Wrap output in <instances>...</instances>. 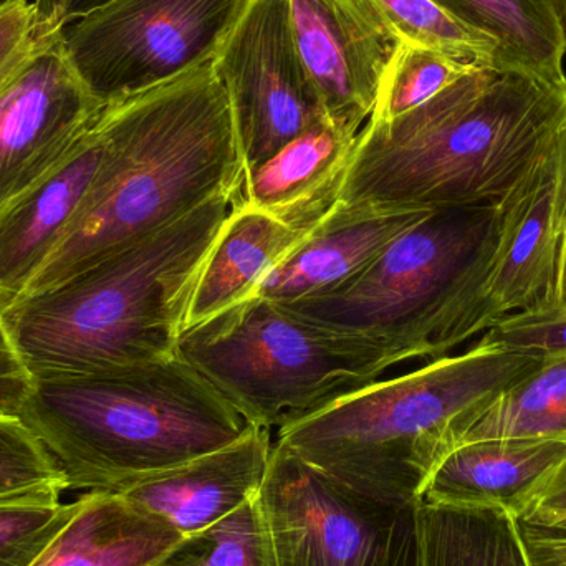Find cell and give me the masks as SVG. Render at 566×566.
<instances>
[{
    "label": "cell",
    "instance_id": "1",
    "mask_svg": "<svg viewBox=\"0 0 566 566\" xmlns=\"http://www.w3.org/2000/svg\"><path fill=\"white\" fill-rule=\"evenodd\" d=\"M566 82L512 63L475 66L418 108L368 119L336 201L409 209L491 205L551 155Z\"/></svg>",
    "mask_w": 566,
    "mask_h": 566
},
{
    "label": "cell",
    "instance_id": "2",
    "mask_svg": "<svg viewBox=\"0 0 566 566\" xmlns=\"http://www.w3.org/2000/svg\"><path fill=\"white\" fill-rule=\"evenodd\" d=\"M105 109L109 153L102 175L19 300L59 285L218 196L241 191L244 165L212 62Z\"/></svg>",
    "mask_w": 566,
    "mask_h": 566
},
{
    "label": "cell",
    "instance_id": "3",
    "mask_svg": "<svg viewBox=\"0 0 566 566\" xmlns=\"http://www.w3.org/2000/svg\"><path fill=\"white\" fill-rule=\"evenodd\" d=\"M238 195L218 196L0 312L32 375H86L175 356L202 265Z\"/></svg>",
    "mask_w": 566,
    "mask_h": 566
},
{
    "label": "cell",
    "instance_id": "4",
    "mask_svg": "<svg viewBox=\"0 0 566 566\" xmlns=\"http://www.w3.org/2000/svg\"><path fill=\"white\" fill-rule=\"evenodd\" d=\"M23 424L72 491L122 492L238 441L248 419L191 365L171 358L35 378Z\"/></svg>",
    "mask_w": 566,
    "mask_h": 566
},
{
    "label": "cell",
    "instance_id": "5",
    "mask_svg": "<svg viewBox=\"0 0 566 566\" xmlns=\"http://www.w3.org/2000/svg\"><path fill=\"white\" fill-rule=\"evenodd\" d=\"M544 356L472 346L458 356L375 381L279 429V444L359 494L415 505L472 412Z\"/></svg>",
    "mask_w": 566,
    "mask_h": 566
},
{
    "label": "cell",
    "instance_id": "6",
    "mask_svg": "<svg viewBox=\"0 0 566 566\" xmlns=\"http://www.w3.org/2000/svg\"><path fill=\"white\" fill-rule=\"evenodd\" d=\"M501 219L499 202L432 209L352 281L282 306L368 346L386 369L444 358L461 346L462 319L494 254Z\"/></svg>",
    "mask_w": 566,
    "mask_h": 566
},
{
    "label": "cell",
    "instance_id": "7",
    "mask_svg": "<svg viewBox=\"0 0 566 566\" xmlns=\"http://www.w3.org/2000/svg\"><path fill=\"white\" fill-rule=\"evenodd\" d=\"M255 428L282 429L378 381V353L269 300L189 326L176 348Z\"/></svg>",
    "mask_w": 566,
    "mask_h": 566
},
{
    "label": "cell",
    "instance_id": "8",
    "mask_svg": "<svg viewBox=\"0 0 566 566\" xmlns=\"http://www.w3.org/2000/svg\"><path fill=\"white\" fill-rule=\"evenodd\" d=\"M259 501L275 566H419L418 504L359 494L279 442Z\"/></svg>",
    "mask_w": 566,
    "mask_h": 566
},
{
    "label": "cell",
    "instance_id": "9",
    "mask_svg": "<svg viewBox=\"0 0 566 566\" xmlns=\"http://www.w3.org/2000/svg\"><path fill=\"white\" fill-rule=\"evenodd\" d=\"M245 0H112L62 29L99 102L128 98L212 62Z\"/></svg>",
    "mask_w": 566,
    "mask_h": 566
},
{
    "label": "cell",
    "instance_id": "10",
    "mask_svg": "<svg viewBox=\"0 0 566 566\" xmlns=\"http://www.w3.org/2000/svg\"><path fill=\"white\" fill-rule=\"evenodd\" d=\"M212 69L228 96L245 175L325 116L293 39L289 0H245Z\"/></svg>",
    "mask_w": 566,
    "mask_h": 566
},
{
    "label": "cell",
    "instance_id": "11",
    "mask_svg": "<svg viewBox=\"0 0 566 566\" xmlns=\"http://www.w3.org/2000/svg\"><path fill=\"white\" fill-rule=\"evenodd\" d=\"M103 108L73 69L62 30L40 40L0 93V212L66 158Z\"/></svg>",
    "mask_w": 566,
    "mask_h": 566
},
{
    "label": "cell",
    "instance_id": "12",
    "mask_svg": "<svg viewBox=\"0 0 566 566\" xmlns=\"http://www.w3.org/2000/svg\"><path fill=\"white\" fill-rule=\"evenodd\" d=\"M289 9L326 118L359 133L401 40L369 0H289Z\"/></svg>",
    "mask_w": 566,
    "mask_h": 566
},
{
    "label": "cell",
    "instance_id": "13",
    "mask_svg": "<svg viewBox=\"0 0 566 566\" xmlns=\"http://www.w3.org/2000/svg\"><path fill=\"white\" fill-rule=\"evenodd\" d=\"M554 149L505 196L501 234L461 325V345L505 316L557 303L564 234L555 222Z\"/></svg>",
    "mask_w": 566,
    "mask_h": 566
},
{
    "label": "cell",
    "instance_id": "14",
    "mask_svg": "<svg viewBox=\"0 0 566 566\" xmlns=\"http://www.w3.org/2000/svg\"><path fill=\"white\" fill-rule=\"evenodd\" d=\"M108 153L109 123L103 108L66 158L0 212V312L22 296L62 241L95 188Z\"/></svg>",
    "mask_w": 566,
    "mask_h": 566
},
{
    "label": "cell",
    "instance_id": "15",
    "mask_svg": "<svg viewBox=\"0 0 566 566\" xmlns=\"http://www.w3.org/2000/svg\"><path fill=\"white\" fill-rule=\"evenodd\" d=\"M272 449L271 431L251 426L238 441L122 494L189 541L261 494Z\"/></svg>",
    "mask_w": 566,
    "mask_h": 566
},
{
    "label": "cell",
    "instance_id": "16",
    "mask_svg": "<svg viewBox=\"0 0 566 566\" xmlns=\"http://www.w3.org/2000/svg\"><path fill=\"white\" fill-rule=\"evenodd\" d=\"M429 211L336 201L308 239L261 282L254 296L285 305L332 292L361 274Z\"/></svg>",
    "mask_w": 566,
    "mask_h": 566
},
{
    "label": "cell",
    "instance_id": "17",
    "mask_svg": "<svg viewBox=\"0 0 566 566\" xmlns=\"http://www.w3.org/2000/svg\"><path fill=\"white\" fill-rule=\"evenodd\" d=\"M566 461V441L484 439L452 449L432 472L419 502L446 507L531 509Z\"/></svg>",
    "mask_w": 566,
    "mask_h": 566
},
{
    "label": "cell",
    "instance_id": "18",
    "mask_svg": "<svg viewBox=\"0 0 566 566\" xmlns=\"http://www.w3.org/2000/svg\"><path fill=\"white\" fill-rule=\"evenodd\" d=\"M358 133L323 116L244 176L239 202L295 228H312L338 198Z\"/></svg>",
    "mask_w": 566,
    "mask_h": 566
},
{
    "label": "cell",
    "instance_id": "19",
    "mask_svg": "<svg viewBox=\"0 0 566 566\" xmlns=\"http://www.w3.org/2000/svg\"><path fill=\"white\" fill-rule=\"evenodd\" d=\"M316 224L295 228L234 199V208L202 265L186 328L252 298L261 282L308 239Z\"/></svg>",
    "mask_w": 566,
    "mask_h": 566
},
{
    "label": "cell",
    "instance_id": "20",
    "mask_svg": "<svg viewBox=\"0 0 566 566\" xmlns=\"http://www.w3.org/2000/svg\"><path fill=\"white\" fill-rule=\"evenodd\" d=\"M186 542L125 495L88 492L33 566H165Z\"/></svg>",
    "mask_w": 566,
    "mask_h": 566
},
{
    "label": "cell",
    "instance_id": "21",
    "mask_svg": "<svg viewBox=\"0 0 566 566\" xmlns=\"http://www.w3.org/2000/svg\"><path fill=\"white\" fill-rule=\"evenodd\" d=\"M419 566H528L514 515L418 502Z\"/></svg>",
    "mask_w": 566,
    "mask_h": 566
},
{
    "label": "cell",
    "instance_id": "22",
    "mask_svg": "<svg viewBox=\"0 0 566 566\" xmlns=\"http://www.w3.org/2000/svg\"><path fill=\"white\" fill-rule=\"evenodd\" d=\"M465 25L491 36L511 62L566 82V42L552 0H434Z\"/></svg>",
    "mask_w": 566,
    "mask_h": 566
},
{
    "label": "cell",
    "instance_id": "23",
    "mask_svg": "<svg viewBox=\"0 0 566 566\" xmlns=\"http://www.w3.org/2000/svg\"><path fill=\"white\" fill-rule=\"evenodd\" d=\"M484 439L566 441V355L544 356L537 368L472 412L458 446Z\"/></svg>",
    "mask_w": 566,
    "mask_h": 566
},
{
    "label": "cell",
    "instance_id": "24",
    "mask_svg": "<svg viewBox=\"0 0 566 566\" xmlns=\"http://www.w3.org/2000/svg\"><path fill=\"white\" fill-rule=\"evenodd\" d=\"M402 43L424 46L462 65L488 66L511 62L491 36L455 19L434 0H369Z\"/></svg>",
    "mask_w": 566,
    "mask_h": 566
},
{
    "label": "cell",
    "instance_id": "25",
    "mask_svg": "<svg viewBox=\"0 0 566 566\" xmlns=\"http://www.w3.org/2000/svg\"><path fill=\"white\" fill-rule=\"evenodd\" d=\"M65 474L22 419H0V505L59 504Z\"/></svg>",
    "mask_w": 566,
    "mask_h": 566
},
{
    "label": "cell",
    "instance_id": "26",
    "mask_svg": "<svg viewBox=\"0 0 566 566\" xmlns=\"http://www.w3.org/2000/svg\"><path fill=\"white\" fill-rule=\"evenodd\" d=\"M471 66L424 46L401 43L386 69L368 119L391 122L438 95Z\"/></svg>",
    "mask_w": 566,
    "mask_h": 566
},
{
    "label": "cell",
    "instance_id": "27",
    "mask_svg": "<svg viewBox=\"0 0 566 566\" xmlns=\"http://www.w3.org/2000/svg\"><path fill=\"white\" fill-rule=\"evenodd\" d=\"M165 566H275L259 495L189 538Z\"/></svg>",
    "mask_w": 566,
    "mask_h": 566
},
{
    "label": "cell",
    "instance_id": "28",
    "mask_svg": "<svg viewBox=\"0 0 566 566\" xmlns=\"http://www.w3.org/2000/svg\"><path fill=\"white\" fill-rule=\"evenodd\" d=\"M82 507L70 504L0 505V566H33Z\"/></svg>",
    "mask_w": 566,
    "mask_h": 566
},
{
    "label": "cell",
    "instance_id": "29",
    "mask_svg": "<svg viewBox=\"0 0 566 566\" xmlns=\"http://www.w3.org/2000/svg\"><path fill=\"white\" fill-rule=\"evenodd\" d=\"M479 345L525 355H566V308L554 305L505 316Z\"/></svg>",
    "mask_w": 566,
    "mask_h": 566
},
{
    "label": "cell",
    "instance_id": "30",
    "mask_svg": "<svg viewBox=\"0 0 566 566\" xmlns=\"http://www.w3.org/2000/svg\"><path fill=\"white\" fill-rule=\"evenodd\" d=\"M35 9L29 0H0V93L39 45Z\"/></svg>",
    "mask_w": 566,
    "mask_h": 566
},
{
    "label": "cell",
    "instance_id": "31",
    "mask_svg": "<svg viewBox=\"0 0 566 566\" xmlns=\"http://www.w3.org/2000/svg\"><path fill=\"white\" fill-rule=\"evenodd\" d=\"M35 388V376L17 349L0 313V419H20Z\"/></svg>",
    "mask_w": 566,
    "mask_h": 566
},
{
    "label": "cell",
    "instance_id": "32",
    "mask_svg": "<svg viewBox=\"0 0 566 566\" xmlns=\"http://www.w3.org/2000/svg\"><path fill=\"white\" fill-rule=\"evenodd\" d=\"M566 517V461L552 475L544 491L535 499L525 514L521 517L528 522L558 521Z\"/></svg>",
    "mask_w": 566,
    "mask_h": 566
},
{
    "label": "cell",
    "instance_id": "33",
    "mask_svg": "<svg viewBox=\"0 0 566 566\" xmlns=\"http://www.w3.org/2000/svg\"><path fill=\"white\" fill-rule=\"evenodd\" d=\"M554 212L562 234L566 231V119L554 145Z\"/></svg>",
    "mask_w": 566,
    "mask_h": 566
},
{
    "label": "cell",
    "instance_id": "34",
    "mask_svg": "<svg viewBox=\"0 0 566 566\" xmlns=\"http://www.w3.org/2000/svg\"><path fill=\"white\" fill-rule=\"evenodd\" d=\"M522 545L527 555L528 566H566V547L545 541L518 527Z\"/></svg>",
    "mask_w": 566,
    "mask_h": 566
},
{
    "label": "cell",
    "instance_id": "35",
    "mask_svg": "<svg viewBox=\"0 0 566 566\" xmlns=\"http://www.w3.org/2000/svg\"><path fill=\"white\" fill-rule=\"evenodd\" d=\"M70 2L72 0H33L40 40L60 32L65 27Z\"/></svg>",
    "mask_w": 566,
    "mask_h": 566
},
{
    "label": "cell",
    "instance_id": "36",
    "mask_svg": "<svg viewBox=\"0 0 566 566\" xmlns=\"http://www.w3.org/2000/svg\"><path fill=\"white\" fill-rule=\"evenodd\" d=\"M515 522L518 527L525 528L531 534L566 547V517L548 522H528L524 518H515Z\"/></svg>",
    "mask_w": 566,
    "mask_h": 566
},
{
    "label": "cell",
    "instance_id": "37",
    "mask_svg": "<svg viewBox=\"0 0 566 566\" xmlns=\"http://www.w3.org/2000/svg\"><path fill=\"white\" fill-rule=\"evenodd\" d=\"M108 2H112V0H72L69 7V13H66V23L80 19V17L99 9V7L106 6Z\"/></svg>",
    "mask_w": 566,
    "mask_h": 566
},
{
    "label": "cell",
    "instance_id": "38",
    "mask_svg": "<svg viewBox=\"0 0 566 566\" xmlns=\"http://www.w3.org/2000/svg\"><path fill=\"white\" fill-rule=\"evenodd\" d=\"M557 305L566 308V231L562 241L560 271H558Z\"/></svg>",
    "mask_w": 566,
    "mask_h": 566
},
{
    "label": "cell",
    "instance_id": "39",
    "mask_svg": "<svg viewBox=\"0 0 566 566\" xmlns=\"http://www.w3.org/2000/svg\"><path fill=\"white\" fill-rule=\"evenodd\" d=\"M552 3H554L555 12H557L558 20H560L566 42V0H552Z\"/></svg>",
    "mask_w": 566,
    "mask_h": 566
}]
</instances>
